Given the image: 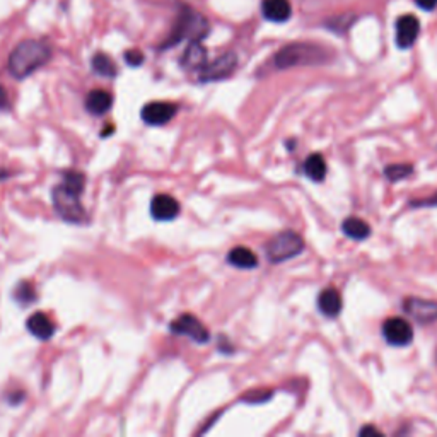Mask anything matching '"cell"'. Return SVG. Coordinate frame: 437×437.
<instances>
[{
    "instance_id": "15",
    "label": "cell",
    "mask_w": 437,
    "mask_h": 437,
    "mask_svg": "<svg viewBox=\"0 0 437 437\" xmlns=\"http://www.w3.org/2000/svg\"><path fill=\"white\" fill-rule=\"evenodd\" d=\"M26 327L38 340H50L55 333V323L45 313H34L28 320Z\"/></svg>"
},
{
    "instance_id": "13",
    "label": "cell",
    "mask_w": 437,
    "mask_h": 437,
    "mask_svg": "<svg viewBox=\"0 0 437 437\" xmlns=\"http://www.w3.org/2000/svg\"><path fill=\"white\" fill-rule=\"evenodd\" d=\"M262 14L272 22H286L292 16V7L289 0H263Z\"/></svg>"
},
{
    "instance_id": "1",
    "label": "cell",
    "mask_w": 437,
    "mask_h": 437,
    "mask_svg": "<svg viewBox=\"0 0 437 437\" xmlns=\"http://www.w3.org/2000/svg\"><path fill=\"white\" fill-rule=\"evenodd\" d=\"M50 59H52V48L45 41H21L9 57V72L16 79H26L43 67Z\"/></svg>"
},
{
    "instance_id": "18",
    "label": "cell",
    "mask_w": 437,
    "mask_h": 437,
    "mask_svg": "<svg viewBox=\"0 0 437 437\" xmlns=\"http://www.w3.org/2000/svg\"><path fill=\"white\" fill-rule=\"evenodd\" d=\"M228 262L231 263L232 267L243 268V270H251V268L258 267V258H256L255 253L246 246L232 248L228 255Z\"/></svg>"
},
{
    "instance_id": "21",
    "label": "cell",
    "mask_w": 437,
    "mask_h": 437,
    "mask_svg": "<svg viewBox=\"0 0 437 437\" xmlns=\"http://www.w3.org/2000/svg\"><path fill=\"white\" fill-rule=\"evenodd\" d=\"M91 64H93V71L98 75H103V77H114L117 75V65L106 53H96Z\"/></svg>"
},
{
    "instance_id": "19",
    "label": "cell",
    "mask_w": 437,
    "mask_h": 437,
    "mask_svg": "<svg viewBox=\"0 0 437 437\" xmlns=\"http://www.w3.org/2000/svg\"><path fill=\"white\" fill-rule=\"evenodd\" d=\"M342 231L343 235L350 237V239L362 241L371 236V225L359 217H348L343 221Z\"/></svg>"
},
{
    "instance_id": "6",
    "label": "cell",
    "mask_w": 437,
    "mask_h": 437,
    "mask_svg": "<svg viewBox=\"0 0 437 437\" xmlns=\"http://www.w3.org/2000/svg\"><path fill=\"white\" fill-rule=\"evenodd\" d=\"M170 329L172 333H176V335H185L197 343H207L210 340L209 329L193 314L186 313L176 318L172 323H170Z\"/></svg>"
},
{
    "instance_id": "2",
    "label": "cell",
    "mask_w": 437,
    "mask_h": 437,
    "mask_svg": "<svg viewBox=\"0 0 437 437\" xmlns=\"http://www.w3.org/2000/svg\"><path fill=\"white\" fill-rule=\"evenodd\" d=\"M209 22L202 14L195 13L190 7L185 6L179 10V16L176 19L175 28L171 29V34L168 36V40L161 45V48L166 50L171 47H176L182 41H202L203 38L209 34Z\"/></svg>"
},
{
    "instance_id": "12",
    "label": "cell",
    "mask_w": 437,
    "mask_h": 437,
    "mask_svg": "<svg viewBox=\"0 0 437 437\" xmlns=\"http://www.w3.org/2000/svg\"><path fill=\"white\" fill-rule=\"evenodd\" d=\"M420 33V22L415 16H401L397 21V45L400 48H410L417 41Z\"/></svg>"
},
{
    "instance_id": "5",
    "label": "cell",
    "mask_w": 437,
    "mask_h": 437,
    "mask_svg": "<svg viewBox=\"0 0 437 437\" xmlns=\"http://www.w3.org/2000/svg\"><path fill=\"white\" fill-rule=\"evenodd\" d=\"M304 250V239L294 231H283L281 235L272 237L265 246L267 258L272 263H282L294 258Z\"/></svg>"
},
{
    "instance_id": "16",
    "label": "cell",
    "mask_w": 437,
    "mask_h": 437,
    "mask_svg": "<svg viewBox=\"0 0 437 437\" xmlns=\"http://www.w3.org/2000/svg\"><path fill=\"white\" fill-rule=\"evenodd\" d=\"M182 65L190 71L200 72L207 65V50L202 47L200 41H190L188 48L182 57Z\"/></svg>"
},
{
    "instance_id": "22",
    "label": "cell",
    "mask_w": 437,
    "mask_h": 437,
    "mask_svg": "<svg viewBox=\"0 0 437 437\" xmlns=\"http://www.w3.org/2000/svg\"><path fill=\"white\" fill-rule=\"evenodd\" d=\"M413 172V166L408 163H400V164H391V166H388L385 170V175L386 178L390 179V182H401V179L408 178L410 175Z\"/></svg>"
},
{
    "instance_id": "24",
    "label": "cell",
    "mask_w": 437,
    "mask_h": 437,
    "mask_svg": "<svg viewBox=\"0 0 437 437\" xmlns=\"http://www.w3.org/2000/svg\"><path fill=\"white\" fill-rule=\"evenodd\" d=\"M14 297H16V301L21 302L22 306H28L36 299V292H34L31 283L21 282L17 283L16 290H14Z\"/></svg>"
},
{
    "instance_id": "7",
    "label": "cell",
    "mask_w": 437,
    "mask_h": 437,
    "mask_svg": "<svg viewBox=\"0 0 437 437\" xmlns=\"http://www.w3.org/2000/svg\"><path fill=\"white\" fill-rule=\"evenodd\" d=\"M383 336L390 345L405 347V345L412 343L413 329L403 318H390L383 325Z\"/></svg>"
},
{
    "instance_id": "23",
    "label": "cell",
    "mask_w": 437,
    "mask_h": 437,
    "mask_svg": "<svg viewBox=\"0 0 437 437\" xmlns=\"http://www.w3.org/2000/svg\"><path fill=\"white\" fill-rule=\"evenodd\" d=\"M62 183L71 190L82 193L84 188H86V176L79 171H65Z\"/></svg>"
},
{
    "instance_id": "20",
    "label": "cell",
    "mask_w": 437,
    "mask_h": 437,
    "mask_svg": "<svg viewBox=\"0 0 437 437\" xmlns=\"http://www.w3.org/2000/svg\"><path fill=\"white\" fill-rule=\"evenodd\" d=\"M304 175L313 182H323L327 176V161L321 154H311L304 161Z\"/></svg>"
},
{
    "instance_id": "26",
    "label": "cell",
    "mask_w": 437,
    "mask_h": 437,
    "mask_svg": "<svg viewBox=\"0 0 437 437\" xmlns=\"http://www.w3.org/2000/svg\"><path fill=\"white\" fill-rule=\"evenodd\" d=\"M270 391H253V393L244 394L243 400L250 401V403H258V401H265L270 398Z\"/></svg>"
},
{
    "instance_id": "17",
    "label": "cell",
    "mask_w": 437,
    "mask_h": 437,
    "mask_svg": "<svg viewBox=\"0 0 437 437\" xmlns=\"http://www.w3.org/2000/svg\"><path fill=\"white\" fill-rule=\"evenodd\" d=\"M113 106V96L108 91L94 89L87 94L86 98V110L94 117H101V114L108 113Z\"/></svg>"
},
{
    "instance_id": "8",
    "label": "cell",
    "mask_w": 437,
    "mask_h": 437,
    "mask_svg": "<svg viewBox=\"0 0 437 437\" xmlns=\"http://www.w3.org/2000/svg\"><path fill=\"white\" fill-rule=\"evenodd\" d=\"M237 67V57L235 53H225L212 64H207L200 71L202 82H212V80H221L229 77Z\"/></svg>"
},
{
    "instance_id": "9",
    "label": "cell",
    "mask_w": 437,
    "mask_h": 437,
    "mask_svg": "<svg viewBox=\"0 0 437 437\" xmlns=\"http://www.w3.org/2000/svg\"><path fill=\"white\" fill-rule=\"evenodd\" d=\"M176 111H178V106L175 103H168V101H154L149 103L142 108V120L151 126H161L166 125L171 118H175Z\"/></svg>"
},
{
    "instance_id": "29",
    "label": "cell",
    "mask_w": 437,
    "mask_h": 437,
    "mask_svg": "<svg viewBox=\"0 0 437 437\" xmlns=\"http://www.w3.org/2000/svg\"><path fill=\"white\" fill-rule=\"evenodd\" d=\"M424 203H425V205H436V203H437V195H436L434 198H432V200H425V202H424V200H420V202H413L412 205H413V207H422V205H424Z\"/></svg>"
},
{
    "instance_id": "4",
    "label": "cell",
    "mask_w": 437,
    "mask_h": 437,
    "mask_svg": "<svg viewBox=\"0 0 437 437\" xmlns=\"http://www.w3.org/2000/svg\"><path fill=\"white\" fill-rule=\"evenodd\" d=\"M80 195L79 191L71 190L60 183L59 186L53 188L52 200L53 207H55L57 214L67 222H74V224H80L87 218L86 210H84L82 203H80Z\"/></svg>"
},
{
    "instance_id": "3",
    "label": "cell",
    "mask_w": 437,
    "mask_h": 437,
    "mask_svg": "<svg viewBox=\"0 0 437 437\" xmlns=\"http://www.w3.org/2000/svg\"><path fill=\"white\" fill-rule=\"evenodd\" d=\"M328 52L325 48L311 43H292L283 47L275 55V67L290 68L302 65H320L328 62Z\"/></svg>"
},
{
    "instance_id": "11",
    "label": "cell",
    "mask_w": 437,
    "mask_h": 437,
    "mask_svg": "<svg viewBox=\"0 0 437 437\" xmlns=\"http://www.w3.org/2000/svg\"><path fill=\"white\" fill-rule=\"evenodd\" d=\"M182 212L178 200L171 195H156L151 202V216L156 221H172Z\"/></svg>"
},
{
    "instance_id": "10",
    "label": "cell",
    "mask_w": 437,
    "mask_h": 437,
    "mask_svg": "<svg viewBox=\"0 0 437 437\" xmlns=\"http://www.w3.org/2000/svg\"><path fill=\"white\" fill-rule=\"evenodd\" d=\"M403 311L419 323H434L437 320V302L420 297H406Z\"/></svg>"
},
{
    "instance_id": "25",
    "label": "cell",
    "mask_w": 437,
    "mask_h": 437,
    "mask_svg": "<svg viewBox=\"0 0 437 437\" xmlns=\"http://www.w3.org/2000/svg\"><path fill=\"white\" fill-rule=\"evenodd\" d=\"M125 62L130 67H139V65L144 64V55H142L139 50H130V52H125Z\"/></svg>"
},
{
    "instance_id": "28",
    "label": "cell",
    "mask_w": 437,
    "mask_h": 437,
    "mask_svg": "<svg viewBox=\"0 0 437 437\" xmlns=\"http://www.w3.org/2000/svg\"><path fill=\"white\" fill-rule=\"evenodd\" d=\"M7 108H9V96H7V91L0 86V110Z\"/></svg>"
},
{
    "instance_id": "27",
    "label": "cell",
    "mask_w": 437,
    "mask_h": 437,
    "mask_svg": "<svg viewBox=\"0 0 437 437\" xmlns=\"http://www.w3.org/2000/svg\"><path fill=\"white\" fill-rule=\"evenodd\" d=\"M415 2L424 10H432L437 6V0H415Z\"/></svg>"
},
{
    "instance_id": "14",
    "label": "cell",
    "mask_w": 437,
    "mask_h": 437,
    "mask_svg": "<svg viewBox=\"0 0 437 437\" xmlns=\"http://www.w3.org/2000/svg\"><path fill=\"white\" fill-rule=\"evenodd\" d=\"M342 306H343L342 296H340L339 290L333 289V287H327V289L320 294V297H318V308H320V311L328 318L339 316L340 311H342Z\"/></svg>"
}]
</instances>
